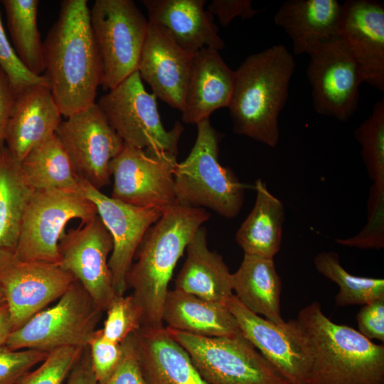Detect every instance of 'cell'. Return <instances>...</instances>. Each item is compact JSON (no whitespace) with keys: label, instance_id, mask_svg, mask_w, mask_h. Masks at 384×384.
<instances>
[{"label":"cell","instance_id":"46","mask_svg":"<svg viewBox=\"0 0 384 384\" xmlns=\"http://www.w3.org/2000/svg\"><path fill=\"white\" fill-rule=\"evenodd\" d=\"M5 303H6L5 297L1 290V288L0 287V305L4 304Z\"/></svg>","mask_w":384,"mask_h":384},{"label":"cell","instance_id":"23","mask_svg":"<svg viewBox=\"0 0 384 384\" xmlns=\"http://www.w3.org/2000/svg\"><path fill=\"white\" fill-rule=\"evenodd\" d=\"M134 335L145 384H208L166 328L141 327Z\"/></svg>","mask_w":384,"mask_h":384},{"label":"cell","instance_id":"40","mask_svg":"<svg viewBox=\"0 0 384 384\" xmlns=\"http://www.w3.org/2000/svg\"><path fill=\"white\" fill-rule=\"evenodd\" d=\"M97 383L104 380L117 366L121 356V344L107 340L97 329L87 346Z\"/></svg>","mask_w":384,"mask_h":384},{"label":"cell","instance_id":"33","mask_svg":"<svg viewBox=\"0 0 384 384\" xmlns=\"http://www.w3.org/2000/svg\"><path fill=\"white\" fill-rule=\"evenodd\" d=\"M361 146V156L374 184L384 185V99L377 102L371 114L354 132Z\"/></svg>","mask_w":384,"mask_h":384},{"label":"cell","instance_id":"7","mask_svg":"<svg viewBox=\"0 0 384 384\" xmlns=\"http://www.w3.org/2000/svg\"><path fill=\"white\" fill-rule=\"evenodd\" d=\"M58 300L14 331L5 345L11 350L45 352L67 346L87 347L103 311L78 280Z\"/></svg>","mask_w":384,"mask_h":384},{"label":"cell","instance_id":"31","mask_svg":"<svg viewBox=\"0 0 384 384\" xmlns=\"http://www.w3.org/2000/svg\"><path fill=\"white\" fill-rule=\"evenodd\" d=\"M14 49L33 74L44 73L43 44L38 28V0H3Z\"/></svg>","mask_w":384,"mask_h":384},{"label":"cell","instance_id":"10","mask_svg":"<svg viewBox=\"0 0 384 384\" xmlns=\"http://www.w3.org/2000/svg\"><path fill=\"white\" fill-rule=\"evenodd\" d=\"M97 104L124 144L178 154L183 127L176 122L170 130L165 129L156 97L146 91L138 71L102 96Z\"/></svg>","mask_w":384,"mask_h":384},{"label":"cell","instance_id":"27","mask_svg":"<svg viewBox=\"0 0 384 384\" xmlns=\"http://www.w3.org/2000/svg\"><path fill=\"white\" fill-rule=\"evenodd\" d=\"M231 282L235 296L247 309L273 323L284 322L280 310L282 282L274 259L244 255Z\"/></svg>","mask_w":384,"mask_h":384},{"label":"cell","instance_id":"4","mask_svg":"<svg viewBox=\"0 0 384 384\" xmlns=\"http://www.w3.org/2000/svg\"><path fill=\"white\" fill-rule=\"evenodd\" d=\"M311 345L313 361L306 384H384V346L359 331L332 322L316 301L297 319Z\"/></svg>","mask_w":384,"mask_h":384},{"label":"cell","instance_id":"34","mask_svg":"<svg viewBox=\"0 0 384 384\" xmlns=\"http://www.w3.org/2000/svg\"><path fill=\"white\" fill-rule=\"evenodd\" d=\"M103 327V336L109 341L121 343L142 324V311L132 294L116 295L108 308Z\"/></svg>","mask_w":384,"mask_h":384},{"label":"cell","instance_id":"6","mask_svg":"<svg viewBox=\"0 0 384 384\" xmlns=\"http://www.w3.org/2000/svg\"><path fill=\"white\" fill-rule=\"evenodd\" d=\"M166 329L208 384H292L242 332L204 337Z\"/></svg>","mask_w":384,"mask_h":384},{"label":"cell","instance_id":"17","mask_svg":"<svg viewBox=\"0 0 384 384\" xmlns=\"http://www.w3.org/2000/svg\"><path fill=\"white\" fill-rule=\"evenodd\" d=\"M84 195L96 206L97 214L110 232L113 248L108 260L116 295L127 289V275L137 250L148 229L161 216L164 210L131 206L109 197L80 179Z\"/></svg>","mask_w":384,"mask_h":384},{"label":"cell","instance_id":"8","mask_svg":"<svg viewBox=\"0 0 384 384\" xmlns=\"http://www.w3.org/2000/svg\"><path fill=\"white\" fill-rule=\"evenodd\" d=\"M97 215L95 205L82 191L36 190L26 208L15 256L24 261L59 264L58 243L67 223H85Z\"/></svg>","mask_w":384,"mask_h":384},{"label":"cell","instance_id":"29","mask_svg":"<svg viewBox=\"0 0 384 384\" xmlns=\"http://www.w3.org/2000/svg\"><path fill=\"white\" fill-rule=\"evenodd\" d=\"M20 166L26 183L34 191H81V178L55 134L31 149Z\"/></svg>","mask_w":384,"mask_h":384},{"label":"cell","instance_id":"26","mask_svg":"<svg viewBox=\"0 0 384 384\" xmlns=\"http://www.w3.org/2000/svg\"><path fill=\"white\" fill-rule=\"evenodd\" d=\"M166 328L204 337L240 333L225 303L206 300L178 289L169 290L162 311Z\"/></svg>","mask_w":384,"mask_h":384},{"label":"cell","instance_id":"13","mask_svg":"<svg viewBox=\"0 0 384 384\" xmlns=\"http://www.w3.org/2000/svg\"><path fill=\"white\" fill-rule=\"evenodd\" d=\"M55 135L80 178L100 190L110 182V162L124 142L97 103L60 123Z\"/></svg>","mask_w":384,"mask_h":384},{"label":"cell","instance_id":"37","mask_svg":"<svg viewBox=\"0 0 384 384\" xmlns=\"http://www.w3.org/2000/svg\"><path fill=\"white\" fill-rule=\"evenodd\" d=\"M0 68L10 80L16 95L35 85L48 83L46 77L31 73L21 61L6 37L0 13Z\"/></svg>","mask_w":384,"mask_h":384},{"label":"cell","instance_id":"12","mask_svg":"<svg viewBox=\"0 0 384 384\" xmlns=\"http://www.w3.org/2000/svg\"><path fill=\"white\" fill-rule=\"evenodd\" d=\"M307 54L306 73L315 111L348 122L358 110L359 86L363 82L354 58L338 37L319 43Z\"/></svg>","mask_w":384,"mask_h":384},{"label":"cell","instance_id":"21","mask_svg":"<svg viewBox=\"0 0 384 384\" xmlns=\"http://www.w3.org/2000/svg\"><path fill=\"white\" fill-rule=\"evenodd\" d=\"M61 122L48 84L29 87L16 95L6 127V147L21 162L31 149L55 134Z\"/></svg>","mask_w":384,"mask_h":384},{"label":"cell","instance_id":"35","mask_svg":"<svg viewBox=\"0 0 384 384\" xmlns=\"http://www.w3.org/2000/svg\"><path fill=\"white\" fill-rule=\"evenodd\" d=\"M85 348L67 346L48 352L35 370L28 372L18 384H62L81 356Z\"/></svg>","mask_w":384,"mask_h":384},{"label":"cell","instance_id":"20","mask_svg":"<svg viewBox=\"0 0 384 384\" xmlns=\"http://www.w3.org/2000/svg\"><path fill=\"white\" fill-rule=\"evenodd\" d=\"M193 58L149 23L137 71L156 97L181 112Z\"/></svg>","mask_w":384,"mask_h":384},{"label":"cell","instance_id":"18","mask_svg":"<svg viewBox=\"0 0 384 384\" xmlns=\"http://www.w3.org/2000/svg\"><path fill=\"white\" fill-rule=\"evenodd\" d=\"M338 36L354 58L363 82L384 91V7L373 0L341 4Z\"/></svg>","mask_w":384,"mask_h":384},{"label":"cell","instance_id":"39","mask_svg":"<svg viewBox=\"0 0 384 384\" xmlns=\"http://www.w3.org/2000/svg\"><path fill=\"white\" fill-rule=\"evenodd\" d=\"M119 360L111 373L97 384H145L139 365L134 333L121 343Z\"/></svg>","mask_w":384,"mask_h":384},{"label":"cell","instance_id":"25","mask_svg":"<svg viewBox=\"0 0 384 384\" xmlns=\"http://www.w3.org/2000/svg\"><path fill=\"white\" fill-rule=\"evenodd\" d=\"M187 256L175 280V289L200 298L225 303L233 294L231 276L223 257L210 251L207 232L200 227L186 247Z\"/></svg>","mask_w":384,"mask_h":384},{"label":"cell","instance_id":"28","mask_svg":"<svg viewBox=\"0 0 384 384\" xmlns=\"http://www.w3.org/2000/svg\"><path fill=\"white\" fill-rule=\"evenodd\" d=\"M254 206L235 235L245 255L274 259L280 250L285 209L266 184L256 180Z\"/></svg>","mask_w":384,"mask_h":384},{"label":"cell","instance_id":"32","mask_svg":"<svg viewBox=\"0 0 384 384\" xmlns=\"http://www.w3.org/2000/svg\"><path fill=\"white\" fill-rule=\"evenodd\" d=\"M314 264L319 274L338 285L339 292L335 297L337 306L365 305L384 297L383 279L351 274L341 265L336 252H321L314 257Z\"/></svg>","mask_w":384,"mask_h":384},{"label":"cell","instance_id":"11","mask_svg":"<svg viewBox=\"0 0 384 384\" xmlns=\"http://www.w3.org/2000/svg\"><path fill=\"white\" fill-rule=\"evenodd\" d=\"M242 335L292 384H306L313 356L297 319L275 324L247 309L233 294L225 302Z\"/></svg>","mask_w":384,"mask_h":384},{"label":"cell","instance_id":"2","mask_svg":"<svg viewBox=\"0 0 384 384\" xmlns=\"http://www.w3.org/2000/svg\"><path fill=\"white\" fill-rule=\"evenodd\" d=\"M210 218L204 208L176 202L146 231L127 275L142 311V327L163 326L162 311L174 270L192 237Z\"/></svg>","mask_w":384,"mask_h":384},{"label":"cell","instance_id":"9","mask_svg":"<svg viewBox=\"0 0 384 384\" xmlns=\"http://www.w3.org/2000/svg\"><path fill=\"white\" fill-rule=\"evenodd\" d=\"M90 23L102 63L104 90L137 71L149 21L132 0H96Z\"/></svg>","mask_w":384,"mask_h":384},{"label":"cell","instance_id":"15","mask_svg":"<svg viewBox=\"0 0 384 384\" xmlns=\"http://www.w3.org/2000/svg\"><path fill=\"white\" fill-rule=\"evenodd\" d=\"M176 156L126 144L110 162L112 198L141 208L166 209L176 202L174 174Z\"/></svg>","mask_w":384,"mask_h":384},{"label":"cell","instance_id":"24","mask_svg":"<svg viewBox=\"0 0 384 384\" xmlns=\"http://www.w3.org/2000/svg\"><path fill=\"white\" fill-rule=\"evenodd\" d=\"M341 4L336 0H288L275 13V24L291 39L295 55L338 37Z\"/></svg>","mask_w":384,"mask_h":384},{"label":"cell","instance_id":"3","mask_svg":"<svg viewBox=\"0 0 384 384\" xmlns=\"http://www.w3.org/2000/svg\"><path fill=\"white\" fill-rule=\"evenodd\" d=\"M296 68L283 45L247 56L235 70L228 105L234 133L274 148L279 140V116L286 105Z\"/></svg>","mask_w":384,"mask_h":384},{"label":"cell","instance_id":"16","mask_svg":"<svg viewBox=\"0 0 384 384\" xmlns=\"http://www.w3.org/2000/svg\"><path fill=\"white\" fill-rule=\"evenodd\" d=\"M112 248V238L98 214L65 233L58 243L59 265L82 285L102 311L116 296L107 259Z\"/></svg>","mask_w":384,"mask_h":384},{"label":"cell","instance_id":"44","mask_svg":"<svg viewBox=\"0 0 384 384\" xmlns=\"http://www.w3.org/2000/svg\"><path fill=\"white\" fill-rule=\"evenodd\" d=\"M68 384H97L87 347L69 374Z\"/></svg>","mask_w":384,"mask_h":384},{"label":"cell","instance_id":"14","mask_svg":"<svg viewBox=\"0 0 384 384\" xmlns=\"http://www.w3.org/2000/svg\"><path fill=\"white\" fill-rule=\"evenodd\" d=\"M75 280L59 264L24 261L14 251L0 252V287L14 331L58 299Z\"/></svg>","mask_w":384,"mask_h":384},{"label":"cell","instance_id":"22","mask_svg":"<svg viewBox=\"0 0 384 384\" xmlns=\"http://www.w3.org/2000/svg\"><path fill=\"white\" fill-rule=\"evenodd\" d=\"M235 82V71L225 63L219 50L203 48L193 58L190 80L181 120L197 124L215 110L228 107Z\"/></svg>","mask_w":384,"mask_h":384},{"label":"cell","instance_id":"30","mask_svg":"<svg viewBox=\"0 0 384 384\" xmlns=\"http://www.w3.org/2000/svg\"><path fill=\"white\" fill-rule=\"evenodd\" d=\"M33 191L22 175L20 162L5 146L0 151V252L15 250Z\"/></svg>","mask_w":384,"mask_h":384},{"label":"cell","instance_id":"5","mask_svg":"<svg viewBox=\"0 0 384 384\" xmlns=\"http://www.w3.org/2000/svg\"><path fill=\"white\" fill-rule=\"evenodd\" d=\"M197 125V137L188 157L177 163L174 174L176 203L207 208L226 218L236 217L244 203L245 186L218 159L221 134L209 119Z\"/></svg>","mask_w":384,"mask_h":384},{"label":"cell","instance_id":"45","mask_svg":"<svg viewBox=\"0 0 384 384\" xmlns=\"http://www.w3.org/2000/svg\"><path fill=\"white\" fill-rule=\"evenodd\" d=\"M13 331L10 312L5 303L0 305V346L6 344Z\"/></svg>","mask_w":384,"mask_h":384},{"label":"cell","instance_id":"38","mask_svg":"<svg viewBox=\"0 0 384 384\" xmlns=\"http://www.w3.org/2000/svg\"><path fill=\"white\" fill-rule=\"evenodd\" d=\"M48 354L35 349L11 350L6 345L0 346V384H18Z\"/></svg>","mask_w":384,"mask_h":384},{"label":"cell","instance_id":"43","mask_svg":"<svg viewBox=\"0 0 384 384\" xmlns=\"http://www.w3.org/2000/svg\"><path fill=\"white\" fill-rule=\"evenodd\" d=\"M16 97L10 80L0 68V151L5 146L6 127Z\"/></svg>","mask_w":384,"mask_h":384},{"label":"cell","instance_id":"1","mask_svg":"<svg viewBox=\"0 0 384 384\" xmlns=\"http://www.w3.org/2000/svg\"><path fill=\"white\" fill-rule=\"evenodd\" d=\"M43 44V75L65 118L95 103L103 68L87 0H63Z\"/></svg>","mask_w":384,"mask_h":384},{"label":"cell","instance_id":"36","mask_svg":"<svg viewBox=\"0 0 384 384\" xmlns=\"http://www.w3.org/2000/svg\"><path fill=\"white\" fill-rule=\"evenodd\" d=\"M384 186L371 187L368 202V220L366 226L356 236L336 239L337 243L360 249L380 250L384 246Z\"/></svg>","mask_w":384,"mask_h":384},{"label":"cell","instance_id":"19","mask_svg":"<svg viewBox=\"0 0 384 384\" xmlns=\"http://www.w3.org/2000/svg\"><path fill=\"white\" fill-rule=\"evenodd\" d=\"M205 0H142L149 23L193 57L201 49H223L212 14L204 9Z\"/></svg>","mask_w":384,"mask_h":384},{"label":"cell","instance_id":"42","mask_svg":"<svg viewBox=\"0 0 384 384\" xmlns=\"http://www.w3.org/2000/svg\"><path fill=\"white\" fill-rule=\"evenodd\" d=\"M252 2L251 0H213L208 9L209 13L215 14L220 24L225 27L235 17L250 19L260 13L262 10L255 9Z\"/></svg>","mask_w":384,"mask_h":384},{"label":"cell","instance_id":"41","mask_svg":"<svg viewBox=\"0 0 384 384\" xmlns=\"http://www.w3.org/2000/svg\"><path fill=\"white\" fill-rule=\"evenodd\" d=\"M356 319L361 334L384 342V297L363 305Z\"/></svg>","mask_w":384,"mask_h":384}]
</instances>
